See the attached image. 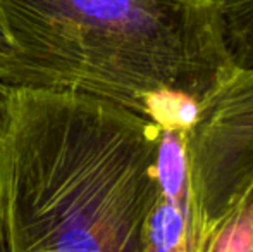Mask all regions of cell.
I'll use <instances>...</instances> for the list:
<instances>
[{
	"mask_svg": "<svg viewBox=\"0 0 253 252\" xmlns=\"http://www.w3.org/2000/svg\"><path fill=\"white\" fill-rule=\"evenodd\" d=\"M10 49V44H9V37L5 33V28H3V23H2V17H0V57L3 54H7Z\"/></svg>",
	"mask_w": 253,
	"mask_h": 252,
	"instance_id": "obj_8",
	"label": "cell"
},
{
	"mask_svg": "<svg viewBox=\"0 0 253 252\" xmlns=\"http://www.w3.org/2000/svg\"><path fill=\"white\" fill-rule=\"evenodd\" d=\"M193 235L253 190V67H234L198 101L184 133Z\"/></svg>",
	"mask_w": 253,
	"mask_h": 252,
	"instance_id": "obj_3",
	"label": "cell"
},
{
	"mask_svg": "<svg viewBox=\"0 0 253 252\" xmlns=\"http://www.w3.org/2000/svg\"><path fill=\"white\" fill-rule=\"evenodd\" d=\"M143 252H181V251H172V249H162V247H153L145 244V249Z\"/></svg>",
	"mask_w": 253,
	"mask_h": 252,
	"instance_id": "obj_9",
	"label": "cell"
},
{
	"mask_svg": "<svg viewBox=\"0 0 253 252\" xmlns=\"http://www.w3.org/2000/svg\"><path fill=\"white\" fill-rule=\"evenodd\" d=\"M193 252H253V190L226 218L195 233Z\"/></svg>",
	"mask_w": 253,
	"mask_h": 252,
	"instance_id": "obj_5",
	"label": "cell"
},
{
	"mask_svg": "<svg viewBox=\"0 0 253 252\" xmlns=\"http://www.w3.org/2000/svg\"><path fill=\"white\" fill-rule=\"evenodd\" d=\"M0 252H5V239H3V226H2V218H0Z\"/></svg>",
	"mask_w": 253,
	"mask_h": 252,
	"instance_id": "obj_10",
	"label": "cell"
},
{
	"mask_svg": "<svg viewBox=\"0 0 253 252\" xmlns=\"http://www.w3.org/2000/svg\"><path fill=\"white\" fill-rule=\"evenodd\" d=\"M159 133L105 99L0 87L5 252H143Z\"/></svg>",
	"mask_w": 253,
	"mask_h": 252,
	"instance_id": "obj_1",
	"label": "cell"
},
{
	"mask_svg": "<svg viewBox=\"0 0 253 252\" xmlns=\"http://www.w3.org/2000/svg\"><path fill=\"white\" fill-rule=\"evenodd\" d=\"M224 40L238 67H253V0H219Z\"/></svg>",
	"mask_w": 253,
	"mask_h": 252,
	"instance_id": "obj_7",
	"label": "cell"
},
{
	"mask_svg": "<svg viewBox=\"0 0 253 252\" xmlns=\"http://www.w3.org/2000/svg\"><path fill=\"white\" fill-rule=\"evenodd\" d=\"M0 17L2 88L93 95L145 116L148 95L198 102L236 67L219 0H0Z\"/></svg>",
	"mask_w": 253,
	"mask_h": 252,
	"instance_id": "obj_2",
	"label": "cell"
},
{
	"mask_svg": "<svg viewBox=\"0 0 253 252\" xmlns=\"http://www.w3.org/2000/svg\"><path fill=\"white\" fill-rule=\"evenodd\" d=\"M145 244L162 249L193 252V214L159 195L145 226Z\"/></svg>",
	"mask_w": 253,
	"mask_h": 252,
	"instance_id": "obj_6",
	"label": "cell"
},
{
	"mask_svg": "<svg viewBox=\"0 0 253 252\" xmlns=\"http://www.w3.org/2000/svg\"><path fill=\"white\" fill-rule=\"evenodd\" d=\"M155 176L159 195L183 211L193 214L188 180V161L184 131L176 128H159Z\"/></svg>",
	"mask_w": 253,
	"mask_h": 252,
	"instance_id": "obj_4",
	"label": "cell"
}]
</instances>
